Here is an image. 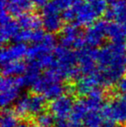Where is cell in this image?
<instances>
[{"label": "cell", "instance_id": "cell-11", "mask_svg": "<svg viewBox=\"0 0 126 127\" xmlns=\"http://www.w3.org/2000/svg\"><path fill=\"white\" fill-rule=\"evenodd\" d=\"M28 49L29 48L24 42H15V43L5 46L1 50V63L3 64L11 61L22 60L24 56H27Z\"/></svg>", "mask_w": 126, "mask_h": 127}, {"label": "cell", "instance_id": "cell-20", "mask_svg": "<svg viewBox=\"0 0 126 127\" xmlns=\"http://www.w3.org/2000/svg\"><path fill=\"white\" fill-rule=\"evenodd\" d=\"M19 118L17 117L15 110L8 107H3L1 113V127H17V120Z\"/></svg>", "mask_w": 126, "mask_h": 127}, {"label": "cell", "instance_id": "cell-10", "mask_svg": "<svg viewBox=\"0 0 126 127\" xmlns=\"http://www.w3.org/2000/svg\"><path fill=\"white\" fill-rule=\"evenodd\" d=\"M101 86L99 69L92 74H83L75 83L76 94L79 97L87 96L95 87Z\"/></svg>", "mask_w": 126, "mask_h": 127}, {"label": "cell", "instance_id": "cell-13", "mask_svg": "<svg viewBox=\"0 0 126 127\" xmlns=\"http://www.w3.org/2000/svg\"><path fill=\"white\" fill-rule=\"evenodd\" d=\"M104 15L108 21L123 23L126 20V2L120 0L111 3V7L107 9Z\"/></svg>", "mask_w": 126, "mask_h": 127}, {"label": "cell", "instance_id": "cell-19", "mask_svg": "<svg viewBox=\"0 0 126 127\" xmlns=\"http://www.w3.org/2000/svg\"><path fill=\"white\" fill-rule=\"evenodd\" d=\"M16 113L19 119H30L29 117V94H24L19 98L14 107Z\"/></svg>", "mask_w": 126, "mask_h": 127}, {"label": "cell", "instance_id": "cell-29", "mask_svg": "<svg viewBox=\"0 0 126 127\" xmlns=\"http://www.w3.org/2000/svg\"><path fill=\"white\" fill-rule=\"evenodd\" d=\"M119 99L125 104V105L126 106V94H123L121 96L119 97Z\"/></svg>", "mask_w": 126, "mask_h": 127}, {"label": "cell", "instance_id": "cell-6", "mask_svg": "<svg viewBox=\"0 0 126 127\" xmlns=\"http://www.w3.org/2000/svg\"><path fill=\"white\" fill-rule=\"evenodd\" d=\"M98 53L99 50L93 47H86L77 51L78 66L80 68L83 74L94 73L98 70Z\"/></svg>", "mask_w": 126, "mask_h": 127}, {"label": "cell", "instance_id": "cell-8", "mask_svg": "<svg viewBox=\"0 0 126 127\" xmlns=\"http://www.w3.org/2000/svg\"><path fill=\"white\" fill-rule=\"evenodd\" d=\"M56 39L53 33L46 34L44 39L38 43H33L28 49L27 57L29 60H36L42 55L48 53H52L55 49Z\"/></svg>", "mask_w": 126, "mask_h": 127}, {"label": "cell", "instance_id": "cell-7", "mask_svg": "<svg viewBox=\"0 0 126 127\" xmlns=\"http://www.w3.org/2000/svg\"><path fill=\"white\" fill-rule=\"evenodd\" d=\"M12 16L6 10H1V29H0V40L2 44H6L10 41H14L20 31V26L17 21L12 19Z\"/></svg>", "mask_w": 126, "mask_h": 127}, {"label": "cell", "instance_id": "cell-3", "mask_svg": "<svg viewBox=\"0 0 126 127\" xmlns=\"http://www.w3.org/2000/svg\"><path fill=\"white\" fill-rule=\"evenodd\" d=\"M100 112L104 119L117 122L120 126H126V106L118 97L110 99V100L102 105Z\"/></svg>", "mask_w": 126, "mask_h": 127}, {"label": "cell", "instance_id": "cell-27", "mask_svg": "<svg viewBox=\"0 0 126 127\" xmlns=\"http://www.w3.org/2000/svg\"><path fill=\"white\" fill-rule=\"evenodd\" d=\"M99 127H123L122 126H120L119 124H118L117 122L111 119H104V120L102 121V123L100 124V126Z\"/></svg>", "mask_w": 126, "mask_h": 127}, {"label": "cell", "instance_id": "cell-24", "mask_svg": "<svg viewBox=\"0 0 126 127\" xmlns=\"http://www.w3.org/2000/svg\"><path fill=\"white\" fill-rule=\"evenodd\" d=\"M104 118L102 116L100 111L89 112L85 117L83 123L86 127H99Z\"/></svg>", "mask_w": 126, "mask_h": 127}, {"label": "cell", "instance_id": "cell-25", "mask_svg": "<svg viewBox=\"0 0 126 127\" xmlns=\"http://www.w3.org/2000/svg\"><path fill=\"white\" fill-rule=\"evenodd\" d=\"M56 2L61 10H64L66 9H69L74 7L81 1V0H54Z\"/></svg>", "mask_w": 126, "mask_h": 127}, {"label": "cell", "instance_id": "cell-16", "mask_svg": "<svg viewBox=\"0 0 126 127\" xmlns=\"http://www.w3.org/2000/svg\"><path fill=\"white\" fill-rule=\"evenodd\" d=\"M27 69V64L21 60L11 61L2 64L3 76H19L24 74Z\"/></svg>", "mask_w": 126, "mask_h": 127}, {"label": "cell", "instance_id": "cell-15", "mask_svg": "<svg viewBox=\"0 0 126 127\" xmlns=\"http://www.w3.org/2000/svg\"><path fill=\"white\" fill-rule=\"evenodd\" d=\"M17 22L23 30H36L42 26V17H39L37 14L32 13L30 11L18 17Z\"/></svg>", "mask_w": 126, "mask_h": 127}, {"label": "cell", "instance_id": "cell-22", "mask_svg": "<svg viewBox=\"0 0 126 127\" xmlns=\"http://www.w3.org/2000/svg\"><path fill=\"white\" fill-rule=\"evenodd\" d=\"M55 119L56 118L50 111L49 112L45 110L34 117L32 120H34L35 125L41 127H54L55 124Z\"/></svg>", "mask_w": 126, "mask_h": 127}, {"label": "cell", "instance_id": "cell-18", "mask_svg": "<svg viewBox=\"0 0 126 127\" xmlns=\"http://www.w3.org/2000/svg\"><path fill=\"white\" fill-rule=\"evenodd\" d=\"M107 37H109L111 42H126V35L121 23L111 22L108 24Z\"/></svg>", "mask_w": 126, "mask_h": 127}, {"label": "cell", "instance_id": "cell-32", "mask_svg": "<svg viewBox=\"0 0 126 127\" xmlns=\"http://www.w3.org/2000/svg\"><path fill=\"white\" fill-rule=\"evenodd\" d=\"M117 1H120V0H108V2H110V3H114V2H117Z\"/></svg>", "mask_w": 126, "mask_h": 127}, {"label": "cell", "instance_id": "cell-4", "mask_svg": "<svg viewBox=\"0 0 126 127\" xmlns=\"http://www.w3.org/2000/svg\"><path fill=\"white\" fill-rule=\"evenodd\" d=\"M107 20H97L92 25L88 26L84 33V37L87 46L97 48L104 43L107 36Z\"/></svg>", "mask_w": 126, "mask_h": 127}, {"label": "cell", "instance_id": "cell-14", "mask_svg": "<svg viewBox=\"0 0 126 127\" xmlns=\"http://www.w3.org/2000/svg\"><path fill=\"white\" fill-rule=\"evenodd\" d=\"M47 106H49V104L43 94L33 92L29 94V117L31 120L37 114L45 111Z\"/></svg>", "mask_w": 126, "mask_h": 127}, {"label": "cell", "instance_id": "cell-2", "mask_svg": "<svg viewBox=\"0 0 126 127\" xmlns=\"http://www.w3.org/2000/svg\"><path fill=\"white\" fill-rule=\"evenodd\" d=\"M78 24H68L63 26L61 30V36L60 42L61 45L68 48L80 49L85 47L86 41H85L84 33L80 30Z\"/></svg>", "mask_w": 126, "mask_h": 127}, {"label": "cell", "instance_id": "cell-1", "mask_svg": "<svg viewBox=\"0 0 126 127\" xmlns=\"http://www.w3.org/2000/svg\"><path fill=\"white\" fill-rule=\"evenodd\" d=\"M61 8L55 1L49 2L42 8V27L49 33H56L63 28V17Z\"/></svg>", "mask_w": 126, "mask_h": 127}, {"label": "cell", "instance_id": "cell-21", "mask_svg": "<svg viewBox=\"0 0 126 127\" xmlns=\"http://www.w3.org/2000/svg\"><path fill=\"white\" fill-rule=\"evenodd\" d=\"M67 93V85H63L61 82L49 85L43 93V95L49 100H52Z\"/></svg>", "mask_w": 126, "mask_h": 127}, {"label": "cell", "instance_id": "cell-34", "mask_svg": "<svg viewBox=\"0 0 126 127\" xmlns=\"http://www.w3.org/2000/svg\"><path fill=\"white\" fill-rule=\"evenodd\" d=\"M125 2H126V0H125Z\"/></svg>", "mask_w": 126, "mask_h": 127}, {"label": "cell", "instance_id": "cell-23", "mask_svg": "<svg viewBox=\"0 0 126 127\" xmlns=\"http://www.w3.org/2000/svg\"><path fill=\"white\" fill-rule=\"evenodd\" d=\"M20 89V87H17V86H14V87H11L10 88L1 91V98H0L1 106L3 108L8 106L10 103H12L15 99H17L19 95Z\"/></svg>", "mask_w": 126, "mask_h": 127}, {"label": "cell", "instance_id": "cell-30", "mask_svg": "<svg viewBox=\"0 0 126 127\" xmlns=\"http://www.w3.org/2000/svg\"><path fill=\"white\" fill-rule=\"evenodd\" d=\"M17 127H29V125H28V123L22 122V123H20V124L17 125Z\"/></svg>", "mask_w": 126, "mask_h": 127}, {"label": "cell", "instance_id": "cell-26", "mask_svg": "<svg viewBox=\"0 0 126 127\" xmlns=\"http://www.w3.org/2000/svg\"><path fill=\"white\" fill-rule=\"evenodd\" d=\"M117 89L122 94H126V76H123L118 81Z\"/></svg>", "mask_w": 126, "mask_h": 127}, {"label": "cell", "instance_id": "cell-5", "mask_svg": "<svg viewBox=\"0 0 126 127\" xmlns=\"http://www.w3.org/2000/svg\"><path fill=\"white\" fill-rule=\"evenodd\" d=\"M75 97L73 94H65L54 99L50 100L49 109L57 119H67L70 117L74 105Z\"/></svg>", "mask_w": 126, "mask_h": 127}, {"label": "cell", "instance_id": "cell-17", "mask_svg": "<svg viewBox=\"0 0 126 127\" xmlns=\"http://www.w3.org/2000/svg\"><path fill=\"white\" fill-rule=\"evenodd\" d=\"M90 112L86 101V98L81 97V99L75 101L73 111L70 114V121L74 123L83 122L86 114Z\"/></svg>", "mask_w": 126, "mask_h": 127}, {"label": "cell", "instance_id": "cell-33", "mask_svg": "<svg viewBox=\"0 0 126 127\" xmlns=\"http://www.w3.org/2000/svg\"><path fill=\"white\" fill-rule=\"evenodd\" d=\"M31 127H41V126H37V125H35V126H32Z\"/></svg>", "mask_w": 126, "mask_h": 127}, {"label": "cell", "instance_id": "cell-9", "mask_svg": "<svg viewBox=\"0 0 126 127\" xmlns=\"http://www.w3.org/2000/svg\"><path fill=\"white\" fill-rule=\"evenodd\" d=\"M99 17V14L88 3L87 0H81L80 3L76 7V17L74 22L79 26L86 27L92 25L98 20Z\"/></svg>", "mask_w": 126, "mask_h": 127}, {"label": "cell", "instance_id": "cell-12", "mask_svg": "<svg viewBox=\"0 0 126 127\" xmlns=\"http://www.w3.org/2000/svg\"><path fill=\"white\" fill-rule=\"evenodd\" d=\"M31 0H0L1 10H6L12 17H20L29 12L33 7Z\"/></svg>", "mask_w": 126, "mask_h": 127}, {"label": "cell", "instance_id": "cell-31", "mask_svg": "<svg viewBox=\"0 0 126 127\" xmlns=\"http://www.w3.org/2000/svg\"><path fill=\"white\" fill-rule=\"evenodd\" d=\"M122 25H123V28H124V30H125V35H126V20L124 21L123 23H121Z\"/></svg>", "mask_w": 126, "mask_h": 127}, {"label": "cell", "instance_id": "cell-28", "mask_svg": "<svg viewBox=\"0 0 126 127\" xmlns=\"http://www.w3.org/2000/svg\"><path fill=\"white\" fill-rule=\"evenodd\" d=\"M31 2L34 6L37 8H43L49 3V0H31Z\"/></svg>", "mask_w": 126, "mask_h": 127}]
</instances>
